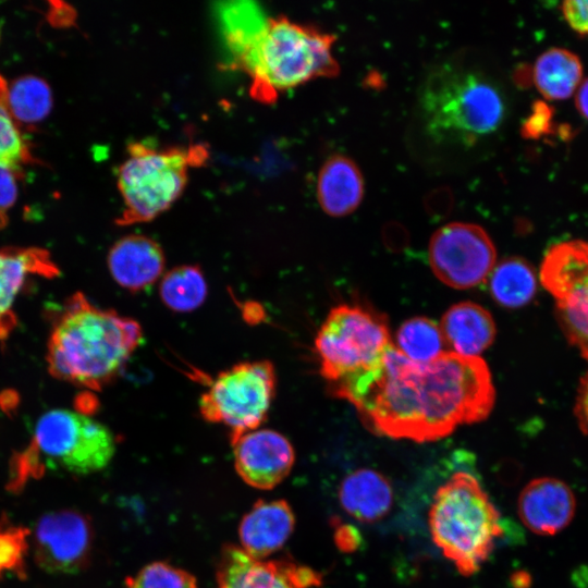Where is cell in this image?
Returning <instances> with one entry per match:
<instances>
[{
  "instance_id": "obj_2",
  "label": "cell",
  "mask_w": 588,
  "mask_h": 588,
  "mask_svg": "<svg viewBox=\"0 0 588 588\" xmlns=\"http://www.w3.org/2000/svg\"><path fill=\"white\" fill-rule=\"evenodd\" d=\"M142 340L138 321L77 293L52 323L48 368L61 380L100 391L121 373Z\"/></svg>"
},
{
  "instance_id": "obj_22",
  "label": "cell",
  "mask_w": 588,
  "mask_h": 588,
  "mask_svg": "<svg viewBox=\"0 0 588 588\" xmlns=\"http://www.w3.org/2000/svg\"><path fill=\"white\" fill-rule=\"evenodd\" d=\"M530 78L546 99L564 100L576 93L581 84L583 64L574 52L550 48L537 58Z\"/></svg>"
},
{
  "instance_id": "obj_25",
  "label": "cell",
  "mask_w": 588,
  "mask_h": 588,
  "mask_svg": "<svg viewBox=\"0 0 588 588\" xmlns=\"http://www.w3.org/2000/svg\"><path fill=\"white\" fill-rule=\"evenodd\" d=\"M440 326L424 317L404 321L396 332V348L409 360L425 364L445 353Z\"/></svg>"
},
{
  "instance_id": "obj_19",
  "label": "cell",
  "mask_w": 588,
  "mask_h": 588,
  "mask_svg": "<svg viewBox=\"0 0 588 588\" xmlns=\"http://www.w3.org/2000/svg\"><path fill=\"white\" fill-rule=\"evenodd\" d=\"M439 326L449 352L465 357H478L493 343L497 332L491 314L473 302L451 306Z\"/></svg>"
},
{
  "instance_id": "obj_13",
  "label": "cell",
  "mask_w": 588,
  "mask_h": 588,
  "mask_svg": "<svg viewBox=\"0 0 588 588\" xmlns=\"http://www.w3.org/2000/svg\"><path fill=\"white\" fill-rule=\"evenodd\" d=\"M217 588H313L322 575L289 558L256 559L241 547L226 544L217 564Z\"/></svg>"
},
{
  "instance_id": "obj_30",
  "label": "cell",
  "mask_w": 588,
  "mask_h": 588,
  "mask_svg": "<svg viewBox=\"0 0 588 588\" xmlns=\"http://www.w3.org/2000/svg\"><path fill=\"white\" fill-rule=\"evenodd\" d=\"M553 109L543 101H536L529 115L523 122L522 134L526 138L538 139L552 131Z\"/></svg>"
},
{
  "instance_id": "obj_17",
  "label": "cell",
  "mask_w": 588,
  "mask_h": 588,
  "mask_svg": "<svg viewBox=\"0 0 588 588\" xmlns=\"http://www.w3.org/2000/svg\"><path fill=\"white\" fill-rule=\"evenodd\" d=\"M59 270L48 252L36 247L0 250V341L16 326L14 305L17 295L34 275L54 277Z\"/></svg>"
},
{
  "instance_id": "obj_3",
  "label": "cell",
  "mask_w": 588,
  "mask_h": 588,
  "mask_svg": "<svg viewBox=\"0 0 588 588\" xmlns=\"http://www.w3.org/2000/svg\"><path fill=\"white\" fill-rule=\"evenodd\" d=\"M335 37L286 16L269 17L235 44V66L250 79L253 99L271 105L289 89L320 77H334L340 66L333 56Z\"/></svg>"
},
{
  "instance_id": "obj_28",
  "label": "cell",
  "mask_w": 588,
  "mask_h": 588,
  "mask_svg": "<svg viewBox=\"0 0 588 588\" xmlns=\"http://www.w3.org/2000/svg\"><path fill=\"white\" fill-rule=\"evenodd\" d=\"M30 534L25 527L0 522V578L7 573L25 578Z\"/></svg>"
},
{
  "instance_id": "obj_36",
  "label": "cell",
  "mask_w": 588,
  "mask_h": 588,
  "mask_svg": "<svg viewBox=\"0 0 588 588\" xmlns=\"http://www.w3.org/2000/svg\"><path fill=\"white\" fill-rule=\"evenodd\" d=\"M512 584L514 588H528L530 584V576L520 571L514 574Z\"/></svg>"
},
{
  "instance_id": "obj_23",
  "label": "cell",
  "mask_w": 588,
  "mask_h": 588,
  "mask_svg": "<svg viewBox=\"0 0 588 588\" xmlns=\"http://www.w3.org/2000/svg\"><path fill=\"white\" fill-rule=\"evenodd\" d=\"M537 280L532 267L523 258L501 260L490 273L489 292L501 306L517 308L528 304L536 294Z\"/></svg>"
},
{
  "instance_id": "obj_32",
  "label": "cell",
  "mask_w": 588,
  "mask_h": 588,
  "mask_svg": "<svg viewBox=\"0 0 588 588\" xmlns=\"http://www.w3.org/2000/svg\"><path fill=\"white\" fill-rule=\"evenodd\" d=\"M562 14L578 35L588 36V0H568L562 4Z\"/></svg>"
},
{
  "instance_id": "obj_21",
  "label": "cell",
  "mask_w": 588,
  "mask_h": 588,
  "mask_svg": "<svg viewBox=\"0 0 588 588\" xmlns=\"http://www.w3.org/2000/svg\"><path fill=\"white\" fill-rule=\"evenodd\" d=\"M339 499L350 516L369 524L388 515L393 504V488L383 474L360 468L343 478L339 487Z\"/></svg>"
},
{
  "instance_id": "obj_35",
  "label": "cell",
  "mask_w": 588,
  "mask_h": 588,
  "mask_svg": "<svg viewBox=\"0 0 588 588\" xmlns=\"http://www.w3.org/2000/svg\"><path fill=\"white\" fill-rule=\"evenodd\" d=\"M575 106L579 114L588 121V78L576 90Z\"/></svg>"
},
{
  "instance_id": "obj_26",
  "label": "cell",
  "mask_w": 588,
  "mask_h": 588,
  "mask_svg": "<svg viewBox=\"0 0 588 588\" xmlns=\"http://www.w3.org/2000/svg\"><path fill=\"white\" fill-rule=\"evenodd\" d=\"M9 110L16 122L33 124L48 115L52 96L45 81L35 76H24L8 87Z\"/></svg>"
},
{
  "instance_id": "obj_7",
  "label": "cell",
  "mask_w": 588,
  "mask_h": 588,
  "mask_svg": "<svg viewBox=\"0 0 588 588\" xmlns=\"http://www.w3.org/2000/svg\"><path fill=\"white\" fill-rule=\"evenodd\" d=\"M127 157L118 169V188L123 209L119 225L150 222L183 194L188 172L205 164L209 158L204 144L157 147L146 142H132Z\"/></svg>"
},
{
  "instance_id": "obj_12",
  "label": "cell",
  "mask_w": 588,
  "mask_h": 588,
  "mask_svg": "<svg viewBox=\"0 0 588 588\" xmlns=\"http://www.w3.org/2000/svg\"><path fill=\"white\" fill-rule=\"evenodd\" d=\"M93 538L91 522L82 512L66 509L46 513L34 528L35 561L47 573H77L87 565Z\"/></svg>"
},
{
  "instance_id": "obj_9",
  "label": "cell",
  "mask_w": 588,
  "mask_h": 588,
  "mask_svg": "<svg viewBox=\"0 0 588 588\" xmlns=\"http://www.w3.org/2000/svg\"><path fill=\"white\" fill-rule=\"evenodd\" d=\"M277 376L271 362H243L219 372L200 395L199 412L208 422L230 429L231 441L258 429L275 394Z\"/></svg>"
},
{
  "instance_id": "obj_1",
  "label": "cell",
  "mask_w": 588,
  "mask_h": 588,
  "mask_svg": "<svg viewBox=\"0 0 588 588\" xmlns=\"http://www.w3.org/2000/svg\"><path fill=\"white\" fill-rule=\"evenodd\" d=\"M330 392L352 403L373 433L415 442L439 440L486 419L495 399L481 358L446 351L419 364L394 344L373 369Z\"/></svg>"
},
{
  "instance_id": "obj_27",
  "label": "cell",
  "mask_w": 588,
  "mask_h": 588,
  "mask_svg": "<svg viewBox=\"0 0 588 588\" xmlns=\"http://www.w3.org/2000/svg\"><path fill=\"white\" fill-rule=\"evenodd\" d=\"M32 155L8 106V85L0 75V163L19 167Z\"/></svg>"
},
{
  "instance_id": "obj_29",
  "label": "cell",
  "mask_w": 588,
  "mask_h": 588,
  "mask_svg": "<svg viewBox=\"0 0 588 588\" xmlns=\"http://www.w3.org/2000/svg\"><path fill=\"white\" fill-rule=\"evenodd\" d=\"M125 588H197L188 572L166 562H154L125 580Z\"/></svg>"
},
{
  "instance_id": "obj_6",
  "label": "cell",
  "mask_w": 588,
  "mask_h": 588,
  "mask_svg": "<svg viewBox=\"0 0 588 588\" xmlns=\"http://www.w3.org/2000/svg\"><path fill=\"white\" fill-rule=\"evenodd\" d=\"M428 524L436 546L464 576L479 571L503 535L499 511L465 471L453 474L437 490Z\"/></svg>"
},
{
  "instance_id": "obj_20",
  "label": "cell",
  "mask_w": 588,
  "mask_h": 588,
  "mask_svg": "<svg viewBox=\"0 0 588 588\" xmlns=\"http://www.w3.org/2000/svg\"><path fill=\"white\" fill-rule=\"evenodd\" d=\"M364 179L357 164L343 155L330 156L320 167L316 194L321 209L331 217L353 212L364 197Z\"/></svg>"
},
{
  "instance_id": "obj_10",
  "label": "cell",
  "mask_w": 588,
  "mask_h": 588,
  "mask_svg": "<svg viewBox=\"0 0 588 588\" xmlns=\"http://www.w3.org/2000/svg\"><path fill=\"white\" fill-rule=\"evenodd\" d=\"M540 280L555 299L558 319L568 341L588 359V242L550 247Z\"/></svg>"
},
{
  "instance_id": "obj_8",
  "label": "cell",
  "mask_w": 588,
  "mask_h": 588,
  "mask_svg": "<svg viewBox=\"0 0 588 588\" xmlns=\"http://www.w3.org/2000/svg\"><path fill=\"white\" fill-rule=\"evenodd\" d=\"M392 344L383 316L360 305L331 308L315 338L320 373L329 391L373 369Z\"/></svg>"
},
{
  "instance_id": "obj_15",
  "label": "cell",
  "mask_w": 588,
  "mask_h": 588,
  "mask_svg": "<svg viewBox=\"0 0 588 588\" xmlns=\"http://www.w3.org/2000/svg\"><path fill=\"white\" fill-rule=\"evenodd\" d=\"M517 510L529 530L541 536H552L572 522L576 499L564 481L541 477L524 487L518 497Z\"/></svg>"
},
{
  "instance_id": "obj_16",
  "label": "cell",
  "mask_w": 588,
  "mask_h": 588,
  "mask_svg": "<svg viewBox=\"0 0 588 588\" xmlns=\"http://www.w3.org/2000/svg\"><path fill=\"white\" fill-rule=\"evenodd\" d=\"M107 265L112 279L121 287L140 292L161 279L166 257L154 238L144 234H128L111 246Z\"/></svg>"
},
{
  "instance_id": "obj_5",
  "label": "cell",
  "mask_w": 588,
  "mask_h": 588,
  "mask_svg": "<svg viewBox=\"0 0 588 588\" xmlns=\"http://www.w3.org/2000/svg\"><path fill=\"white\" fill-rule=\"evenodd\" d=\"M419 110L426 130L434 139L473 145L500 126L505 101L498 86L483 73L443 64L424 83Z\"/></svg>"
},
{
  "instance_id": "obj_24",
  "label": "cell",
  "mask_w": 588,
  "mask_h": 588,
  "mask_svg": "<svg viewBox=\"0 0 588 588\" xmlns=\"http://www.w3.org/2000/svg\"><path fill=\"white\" fill-rule=\"evenodd\" d=\"M159 295L172 311L191 313L206 301L208 285L198 266L183 265L163 273L159 283Z\"/></svg>"
},
{
  "instance_id": "obj_11",
  "label": "cell",
  "mask_w": 588,
  "mask_h": 588,
  "mask_svg": "<svg viewBox=\"0 0 588 588\" xmlns=\"http://www.w3.org/2000/svg\"><path fill=\"white\" fill-rule=\"evenodd\" d=\"M495 256L491 237L473 223H448L429 241V265L436 277L453 289L466 290L481 284L493 270Z\"/></svg>"
},
{
  "instance_id": "obj_4",
  "label": "cell",
  "mask_w": 588,
  "mask_h": 588,
  "mask_svg": "<svg viewBox=\"0 0 588 588\" xmlns=\"http://www.w3.org/2000/svg\"><path fill=\"white\" fill-rule=\"evenodd\" d=\"M111 430L87 413L54 408L37 420L28 446L10 465L8 489L19 492L46 469L89 475L108 466L115 452Z\"/></svg>"
},
{
  "instance_id": "obj_33",
  "label": "cell",
  "mask_w": 588,
  "mask_h": 588,
  "mask_svg": "<svg viewBox=\"0 0 588 588\" xmlns=\"http://www.w3.org/2000/svg\"><path fill=\"white\" fill-rule=\"evenodd\" d=\"M333 539L338 549L344 553H352L359 549L363 538L358 529L350 524L332 518Z\"/></svg>"
},
{
  "instance_id": "obj_31",
  "label": "cell",
  "mask_w": 588,
  "mask_h": 588,
  "mask_svg": "<svg viewBox=\"0 0 588 588\" xmlns=\"http://www.w3.org/2000/svg\"><path fill=\"white\" fill-rule=\"evenodd\" d=\"M16 167L0 163V228L8 222V211L14 205L17 196Z\"/></svg>"
},
{
  "instance_id": "obj_34",
  "label": "cell",
  "mask_w": 588,
  "mask_h": 588,
  "mask_svg": "<svg viewBox=\"0 0 588 588\" xmlns=\"http://www.w3.org/2000/svg\"><path fill=\"white\" fill-rule=\"evenodd\" d=\"M575 415L579 427L588 434V372L583 377L578 387Z\"/></svg>"
},
{
  "instance_id": "obj_18",
  "label": "cell",
  "mask_w": 588,
  "mask_h": 588,
  "mask_svg": "<svg viewBox=\"0 0 588 588\" xmlns=\"http://www.w3.org/2000/svg\"><path fill=\"white\" fill-rule=\"evenodd\" d=\"M294 526V513L286 501L259 500L241 520V548L253 558L265 559L283 547Z\"/></svg>"
},
{
  "instance_id": "obj_14",
  "label": "cell",
  "mask_w": 588,
  "mask_h": 588,
  "mask_svg": "<svg viewBox=\"0 0 588 588\" xmlns=\"http://www.w3.org/2000/svg\"><path fill=\"white\" fill-rule=\"evenodd\" d=\"M234 465L249 486L270 490L290 474L295 452L282 433L272 429H255L231 441Z\"/></svg>"
}]
</instances>
